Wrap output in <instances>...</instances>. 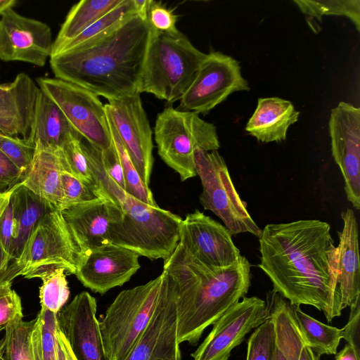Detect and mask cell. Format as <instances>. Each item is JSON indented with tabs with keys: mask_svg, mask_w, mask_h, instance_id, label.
Masks as SVG:
<instances>
[{
	"mask_svg": "<svg viewBox=\"0 0 360 360\" xmlns=\"http://www.w3.org/2000/svg\"><path fill=\"white\" fill-rule=\"evenodd\" d=\"M343 227L338 232V288L342 310L360 300L358 224L353 210L341 212Z\"/></svg>",
	"mask_w": 360,
	"mask_h": 360,
	"instance_id": "obj_22",
	"label": "cell"
},
{
	"mask_svg": "<svg viewBox=\"0 0 360 360\" xmlns=\"http://www.w3.org/2000/svg\"><path fill=\"white\" fill-rule=\"evenodd\" d=\"M300 11L310 18L321 20L323 15H344L360 31L359 0H294Z\"/></svg>",
	"mask_w": 360,
	"mask_h": 360,
	"instance_id": "obj_32",
	"label": "cell"
},
{
	"mask_svg": "<svg viewBox=\"0 0 360 360\" xmlns=\"http://www.w3.org/2000/svg\"><path fill=\"white\" fill-rule=\"evenodd\" d=\"M65 272L64 269H55L40 278L42 280L39 289L41 308L58 314L67 302L70 290Z\"/></svg>",
	"mask_w": 360,
	"mask_h": 360,
	"instance_id": "obj_35",
	"label": "cell"
},
{
	"mask_svg": "<svg viewBox=\"0 0 360 360\" xmlns=\"http://www.w3.org/2000/svg\"><path fill=\"white\" fill-rule=\"evenodd\" d=\"M15 230L14 203L11 195L8 204L0 217V243L10 260V264Z\"/></svg>",
	"mask_w": 360,
	"mask_h": 360,
	"instance_id": "obj_41",
	"label": "cell"
},
{
	"mask_svg": "<svg viewBox=\"0 0 360 360\" xmlns=\"http://www.w3.org/2000/svg\"><path fill=\"white\" fill-rule=\"evenodd\" d=\"M194 159L202 188L199 200L204 209L217 216L231 235L250 233L259 237L262 229L235 188L223 157L217 150L196 148Z\"/></svg>",
	"mask_w": 360,
	"mask_h": 360,
	"instance_id": "obj_9",
	"label": "cell"
},
{
	"mask_svg": "<svg viewBox=\"0 0 360 360\" xmlns=\"http://www.w3.org/2000/svg\"><path fill=\"white\" fill-rule=\"evenodd\" d=\"M11 282L0 283V297L11 290Z\"/></svg>",
	"mask_w": 360,
	"mask_h": 360,
	"instance_id": "obj_52",
	"label": "cell"
},
{
	"mask_svg": "<svg viewBox=\"0 0 360 360\" xmlns=\"http://www.w3.org/2000/svg\"><path fill=\"white\" fill-rule=\"evenodd\" d=\"M60 149H53L36 143L33 160L20 183L61 211L63 192L60 173L63 167Z\"/></svg>",
	"mask_w": 360,
	"mask_h": 360,
	"instance_id": "obj_24",
	"label": "cell"
},
{
	"mask_svg": "<svg viewBox=\"0 0 360 360\" xmlns=\"http://www.w3.org/2000/svg\"><path fill=\"white\" fill-rule=\"evenodd\" d=\"M115 209L113 202L97 197L60 211L82 257L89 250L109 243L108 233Z\"/></svg>",
	"mask_w": 360,
	"mask_h": 360,
	"instance_id": "obj_21",
	"label": "cell"
},
{
	"mask_svg": "<svg viewBox=\"0 0 360 360\" xmlns=\"http://www.w3.org/2000/svg\"><path fill=\"white\" fill-rule=\"evenodd\" d=\"M100 155L102 167L106 174L125 190L123 170L113 142L109 148L100 150Z\"/></svg>",
	"mask_w": 360,
	"mask_h": 360,
	"instance_id": "obj_42",
	"label": "cell"
},
{
	"mask_svg": "<svg viewBox=\"0 0 360 360\" xmlns=\"http://www.w3.org/2000/svg\"><path fill=\"white\" fill-rule=\"evenodd\" d=\"M11 197L14 203L15 230L11 251V264L20 257L39 221L53 208L48 202L23 186L20 182L15 185Z\"/></svg>",
	"mask_w": 360,
	"mask_h": 360,
	"instance_id": "obj_27",
	"label": "cell"
},
{
	"mask_svg": "<svg viewBox=\"0 0 360 360\" xmlns=\"http://www.w3.org/2000/svg\"><path fill=\"white\" fill-rule=\"evenodd\" d=\"M163 274L120 292L98 321L110 360H124L146 328L157 305Z\"/></svg>",
	"mask_w": 360,
	"mask_h": 360,
	"instance_id": "obj_8",
	"label": "cell"
},
{
	"mask_svg": "<svg viewBox=\"0 0 360 360\" xmlns=\"http://www.w3.org/2000/svg\"><path fill=\"white\" fill-rule=\"evenodd\" d=\"M139 257L131 250L107 243L82 257L75 276L84 287L103 295L129 281L141 267Z\"/></svg>",
	"mask_w": 360,
	"mask_h": 360,
	"instance_id": "obj_19",
	"label": "cell"
},
{
	"mask_svg": "<svg viewBox=\"0 0 360 360\" xmlns=\"http://www.w3.org/2000/svg\"><path fill=\"white\" fill-rule=\"evenodd\" d=\"M299 115L290 101L260 98L245 131L262 143L281 142L286 139L288 128L298 120Z\"/></svg>",
	"mask_w": 360,
	"mask_h": 360,
	"instance_id": "obj_25",
	"label": "cell"
},
{
	"mask_svg": "<svg viewBox=\"0 0 360 360\" xmlns=\"http://www.w3.org/2000/svg\"><path fill=\"white\" fill-rule=\"evenodd\" d=\"M23 316L12 320L5 328L6 360H35L33 347V332L37 317L25 321Z\"/></svg>",
	"mask_w": 360,
	"mask_h": 360,
	"instance_id": "obj_31",
	"label": "cell"
},
{
	"mask_svg": "<svg viewBox=\"0 0 360 360\" xmlns=\"http://www.w3.org/2000/svg\"><path fill=\"white\" fill-rule=\"evenodd\" d=\"M154 134L159 156L179 174L181 181L197 176L196 148L212 151L220 147L214 124L203 120L196 112L172 107L158 115Z\"/></svg>",
	"mask_w": 360,
	"mask_h": 360,
	"instance_id": "obj_6",
	"label": "cell"
},
{
	"mask_svg": "<svg viewBox=\"0 0 360 360\" xmlns=\"http://www.w3.org/2000/svg\"><path fill=\"white\" fill-rule=\"evenodd\" d=\"M231 236L224 226L195 210L182 219L179 243L200 262L214 267H226L241 256Z\"/></svg>",
	"mask_w": 360,
	"mask_h": 360,
	"instance_id": "obj_17",
	"label": "cell"
},
{
	"mask_svg": "<svg viewBox=\"0 0 360 360\" xmlns=\"http://www.w3.org/2000/svg\"><path fill=\"white\" fill-rule=\"evenodd\" d=\"M10 260L0 243V283L6 282V277Z\"/></svg>",
	"mask_w": 360,
	"mask_h": 360,
	"instance_id": "obj_48",
	"label": "cell"
},
{
	"mask_svg": "<svg viewBox=\"0 0 360 360\" xmlns=\"http://www.w3.org/2000/svg\"><path fill=\"white\" fill-rule=\"evenodd\" d=\"M56 337L58 360H76L66 339L58 328Z\"/></svg>",
	"mask_w": 360,
	"mask_h": 360,
	"instance_id": "obj_46",
	"label": "cell"
},
{
	"mask_svg": "<svg viewBox=\"0 0 360 360\" xmlns=\"http://www.w3.org/2000/svg\"><path fill=\"white\" fill-rule=\"evenodd\" d=\"M36 82L84 139L99 150L112 145L105 105L97 95L56 78L38 77Z\"/></svg>",
	"mask_w": 360,
	"mask_h": 360,
	"instance_id": "obj_10",
	"label": "cell"
},
{
	"mask_svg": "<svg viewBox=\"0 0 360 360\" xmlns=\"http://www.w3.org/2000/svg\"><path fill=\"white\" fill-rule=\"evenodd\" d=\"M249 90L239 62L220 51H210L179 100L178 109L205 115L231 94Z\"/></svg>",
	"mask_w": 360,
	"mask_h": 360,
	"instance_id": "obj_11",
	"label": "cell"
},
{
	"mask_svg": "<svg viewBox=\"0 0 360 360\" xmlns=\"http://www.w3.org/2000/svg\"><path fill=\"white\" fill-rule=\"evenodd\" d=\"M22 315L21 300L19 295L11 290L0 297V331L15 318Z\"/></svg>",
	"mask_w": 360,
	"mask_h": 360,
	"instance_id": "obj_43",
	"label": "cell"
},
{
	"mask_svg": "<svg viewBox=\"0 0 360 360\" xmlns=\"http://www.w3.org/2000/svg\"><path fill=\"white\" fill-rule=\"evenodd\" d=\"M81 139V136L71 139L60 149L63 167L91 187L99 197Z\"/></svg>",
	"mask_w": 360,
	"mask_h": 360,
	"instance_id": "obj_36",
	"label": "cell"
},
{
	"mask_svg": "<svg viewBox=\"0 0 360 360\" xmlns=\"http://www.w3.org/2000/svg\"><path fill=\"white\" fill-rule=\"evenodd\" d=\"M0 150L21 171L23 178L33 160L36 144L28 139L0 133Z\"/></svg>",
	"mask_w": 360,
	"mask_h": 360,
	"instance_id": "obj_38",
	"label": "cell"
},
{
	"mask_svg": "<svg viewBox=\"0 0 360 360\" xmlns=\"http://www.w3.org/2000/svg\"><path fill=\"white\" fill-rule=\"evenodd\" d=\"M8 188L6 185L4 184H0V193L6 191Z\"/></svg>",
	"mask_w": 360,
	"mask_h": 360,
	"instance_id": "obj_55",
	"label": "cell"
},
{
	"mask_svg": "<svg viewBox=\"0 0 360 360\" xmlns=\"http://www.w3.org/2000/svg\"><path fill=\"white\" fill-rule=\"evenodd\" d=\"M40 89L26 73L0 84V133L27 139Z\"/></svg>",
	"mask_w": 360,
	"mask_h": 360,
	"instance_id": "obj_20",
	"label": "cell"
},
{
	"mask_svg": "<svg viewBox=\"0 0 360 360\" xmlns=\"http://www.w3.org/2000/svg\"><path fill=\"white\" fill-rule=\"evenodd\" d=\"M275 349L274 326L268 316L248 338L246 360H273Z\"/></svg>",
	"mask_w": 360,
	"mask_h": 360,
	"instance_id": "obj_37",
	"label": "cell"
},
{
	"mask_svg": "<svg viewBox=\"0 0 360 360\" xmlns=\"http://www.w3.org/2000/svg\"><path fill=\"white\" fill-rule=\"evenodd\" d=\"M107 118L112 141L117 152L122 167L125 182V191L131 195L147 205L152 206L158 205L150 188L147 187L141 180L127 150L122 143L108 116Z\"/></svg>",
	"mask_w": 360,
	"mask_h": 360,
	"instance_id": "obj_34",
	"label": "cell"
},
{
	"mask_svg": "<svg viewBox=\"0 0 360 360\" xmlns=\"http://www.w3.org/2000/svg\"><path fill=\"white\" fill-rule=\"evenodd\" d=\"M163 279L155 311L142 335L124 360H181L177 340L176 290L162 271Z\"/></svg>",
	"mask_w": 360,
	"mask_h": 360,
	"instance_id": "obj_14",
	"label": "cell"
},
{
	"mask_svg": "<svg viewBox=\"0 0 360 360\" xmlns=\"http://www.w3.org/2000/svg\"><path fill=\"white\" fill-rule=\"evenodd\" d=\"M267 317L266 301L256 296L244 297L213 324L191 356L193 360H228L246 335Z\"/></svg>",
	"mask_w": 360,
	"mask_h": 360,
	"instance_id": "obj_13",
	"label": "cell"
},
{
	"mask_svg": "<svg viewBox=\"0 0 360 360\" xmlns=\"http://www.w3.org/2000/svg\"><path fill=\"white\" fill-rule=\"evenodd\" d=\"M331 151L345 181L347 200L360 209V108L341 101L328 122Z\"/></svg>",
	"mask_w": 360,
	"mask_h": 360,
	"instance_id": "obj_15",
	"label": "cell"
},
{
	"mask_svg": "<svg viewBox=\"0 0 360 360\" xmlns=\"http://www.w3.org/2000/svg\"><path fill=\"white\" fill-rule=\"evenodd\" d=\"M268 316L275 331L276 346L285 360H320L305 342L295 318L292 304L280 294H267Z\"/></svg>",
	"mask_w": 360,
	"mask_h": 360,
	"instance_id": "obj_23",
	"label": "cell"
},
{
	"mask_svg": "<svg viewBox=\"0 0 360 360\" xmlns=\"http://www.w3.org/2000/svg\"><path fill=\"white\" fill-rule=\"evenodd\" d=\"M335 354V360H360V354L348 343Z\"/></svg>",
	"mask_w": 360,
	"mask_h": 360,
	"instance_id": "obj_47",
	"label": "cell"
},
{
	"mask_svg": "<svg viewBox=\"0 0 360 360\" xmlns=\"http://www.w3.org/2000/svg\"><path fill=\"white\" fill-rule=\"evenodd\" d=\"M52 32L46 23L26 17L13 8L0 18V60L43 67L51 58Z\"/></svg>",
	"mask_w": 360,
	"mask_h": 360,
	"instance_id": "obj_16",
	"label": "cell"
},
{
	"mask_svg": "<svg viewBox=\"0 0 360 360\" xmlns=\"http://www.w3.org/2000/svg\"><path fill=\"white\" fill-rule=\"evenodd\" d=\"M0 360H6L4 337H3L1 340H0Z\"/></svg>",
	"mask_w": 360,
	"mask_h": 360,
	"instance_id": "obj_53",
	"label": "cell"
},
{
	"mask_svg": "<svg viewBox=\"0 0 360 360\" xmlns=\"http://www.w3.org/2000/svg\"><path fill=\"white\" fill-rule=\"evenodd\" d=\"M273 360H285L281 351L276 346Z\"/></svg>",
	"mask_w": 360,
	"mask_h": 360,
	"instance_id": "obj_54",
	"label": "cell"
},
{
	"mask_svg": "<svg viewBox=\"0 0 360 360\" xmlns=\"http://www.w3.org/2000/svg\"><path fill=\"white\" fill-rule=\"evenodd\" d=\"M300 330L316 354H335L342 338V328L326 325L304 313L297 305H292Z\"/></svg>",
	"mask_w": 360,
	"mask_h": 360,
	"instance_id": "obj_29",
	"label": "cell"
},
{
	"mask_svg": "<svg viewBox=\"0 0 360 360\" xmlns=\"http://www.w3.org/2000/svg\"><path fill=\"white\" fill-rule=\"evenodd\" d=\"M137 15L147 20L148 11L152 0H132Z\"/></svg>",
	"mask_w": 360,
	"mask_h": 360,
	"instance_id": "obj_49",
	"label": "cell"
},
{
	"mask_svg": "<svg viewBox=\"0 0 360 360\" xmlns=\"http://www.w3.org/2000/svg\"><path fill=\"white\" fill-rule=\"evenodd\" d=\"M82 255L63 219L60 210H50L39 221L20 257L7 270L6 281L18 276L41 278L55 269L75 274Z\"/></svg>",
	"mask_w": 360,
	"mask_h": 360,
	"instance_id": "obj_7",
	"label": "cell"
},
{
	"mask_svg": "<svg viewBox=\"0 0 360 360\" xmlns=\"http://www.w3.org/2000/svg\"><path fill=\"white\" fill-rule=\"evenodd\" d=\"M40 89V88H39ZM80 135L60 108L41 89L28 140L53 149H60Z\"/></svg>",
	"mask_w": 360,
	"mask_h": 360,
	"instance_id": "obj_26",
	"label": "cell"
},
{
	"mask_svg": "<svg viewBox=\"0 0 360 360\" xmlns=\"http://www.w3.org/2000/svg\"><path fill=\"white\" fill-rule=\"evenodd\" d=\"M349 307V318L342 328V338L360 354V300Z\"/></svg>",
	"mask_w": 360,
	"mask_h": 360,
	"instance_id": "obj_44",
	"label": "cell"
},
{
	"mask_svg": "<svg viewBox=\"0 0 360 360\" xmlns=\"http://www.w3.org/2000/svg\"><path fill=\"white\" fill-rule=\"evenodd\" d=\"M96 309L95 297L82 291L57 314L58 328L76 360H110L104 349Z\"/></svg>",
	"mask_w": 360,
	"mask_h": 360,
	"instance_id": "obj_18",
	"label": "cell"
},
{
	"mask_svg": "<svg viewBox=\"0 0 360 360\" xmlns=\"http://www.w3.org/2000/svg\"><path fill=\"white\" fill-rule=\"evenodd\" d=\"M259 244L258 266L274 292L292 305L322 311L328 323L341 315L338 248L329 224L317 219L269 224Z\"/></svg>",
	"mask_w": 360,
	"mask_h": 360,
	"instance_id": "obj_1",
	"label": "cell"
},
{
	"mask_svg": "<svg viewBox=\"0 0 360 360\" xmlns=\"http://www.w3.org/2000/svg\"><path fill=\"white\" fill-rule=\"evenodd\" d=\"M122 1V0H82L73 5L53 41L51 57L63 45L77 37Z\"/></svg>",
	"mask_w": 360,
	"mask_h": 360,
	"instance_id": "obj_28",
	"label": "cell"
},
{
	"mask_svg": "<svg viewBox=\"0 0 360 360\" xmlns=\"http://www.w3.org/2000/svg\"><path fill=\"white\" fill-rule=\"evenodd\" d=\"M147 21L153 29L159 32H174L178 30L176 26L177 16L158 1H151Z\"/></svg>",
	"mask_w": 360,
	"mask_h": 360,
	"instance_id": "obj_40",
	"label": "cell"
},
{
	"mask_svg": "<svg viewBox=\"0 0 360 360\" xmlns=\"http://www.w3.org/2000/svg\"><path fill=\"white\" fill-rule=\"evenodd\" d=\"M22 179L21 171L0 150V184L11 188Z\"/></svg>",
	"mask_w": 360,
	"mask_h": 360,
	"instance_id": "obj_45",
	"label": "cell"
},
{
	"mask_svg": "<svg viewBox=\"0 0 360 360\" xmlns=\"http://www.w3.org/2000/svg\"><path fill=\"white\" fill-rule=\"evenodd\" d=\"M17 3L15 0H0V16L8 10L13 8Z\"/></svg>",
	"mask_w": 360,
	"mask_h": 360,
	"instance_id": "obj_51",
	"label": "cell"
},
{
	"mask_svg": "<svg viewBox=\"0 0 360 360\" xmlns=\"http://www.w3.org/2000/svg\"><path fill=\"white\" fill-rule=\"evenodd\" d=\"M57 314L41 309L33 332L35 360H58Z\"/></svg>",
	"mask_w": 360,
	"mask_h": 360,
	"instance_id": "obj_33",
	"label": "cell"
},
{
	"mask_svg": "<svg viewBox=\"0 0 360 360\" xmlns=\"http://www.w3.org/2000/svg\"><path fill=\"white\" fill-rule=\"evenodd\" d=\"M91 171L100 195L115 205L108 233L109 243L150 259H167L179 242L182 218L131 195L101 165H94Z\"/></svg>",
	"mask_w": 360,
	"mask_h": 360,
	"instance_id": "obj_4",
	"label": "cell"
},
{
	"mask_svg": "<svg viewBox=\"0 0 360 360\" xmlns=\"http://www.w3.org/2000/svg\"><path fill=\"white\" fill-rule=\"evenodd\" d=\"M136 15L133 1L122 0L118 6L97 20L80 34L63 45L54 56L90 44L111 33L126 20Z\"/></svg>",
	"mask_w": 360,
	"mask_h": 360,
	"instance_id": "obj_30",
	"label": "cell"
},
{
	"mask_svg": "<svg viewBox=\"0 0 360 360\" xmlns=\"http://www.w3.org/2000/svg\"><path fill=\"white\" fill-rule=\"evenodd\" d=\"M250 267L242 255L226 267L209 266L178 243L164 260L163 271L175 286L179 344L196 345L208 326L245 297L251 284Z\"/></svg>",
	"mask_w": 360,
	"mask_h": 360,
	"instance_id": "obj_3",
	"label": "cell"
},
{
	"mask_svg": "<svg viewBox=\"0 0 360 360\" xmlns=\"http://www.w3.org/2000/svg\"><path fill=\"white\" fill-rule=\"evenodd\" d=\"M14 186H15L0 193V217L9 201Z\"/></svg>",
	"mask_w": 360,
	"mask_h": 360,
	"instance_id": "obj_50",
	"label": "cell"
},
{
	"mask_svg": "<svg viewBox=\"0 0 360 360\" xmlns=\"http://www.w3.org/2000/svg\"><path fill=\"white\" fill-rule=\"evenodd\" d=\"M60 182L63 192L61 210L98 197L91 187L65 169L60 173Z\"/></svg>",
	"mask_w": 360,
	"mask_h": 360,
	"instance_id": "obj_39",
	"label": "cell"
},
{
	"mask_svg": "<svg viewBox=\"0 0 360 360\" xmlns=\"http://www.w3.org/2000/svg\"><path fill=\"white\" fill-rule=\"evenodd\" d=\"M205 56L179 30L162 32L151 27L139 94L149 93L167 103L179 100Z\"/></svg>",
	"mask_w": 360,
	"mask_h": 360,
	"instance_id": "obj_5",
	"label": "cell"
},
{
	"mask_svg": "<svg viewBox=\"0 0 360 360\" xmlns=\"http://www.w3.org/2000/svg\"><path fill=\"white\" fill-rule=\"evenodd\" d=\"M105 108L141 180L149 188L154 146L140 94L109 101Z\"/></svg>",
	"mask_w": 360,
	"mask_h": 360,
	"instance_id": "obj_12",
	"label": "cell"
},
{
	"mask_svg": "<svg viewBox=\"0 0 360 360\" xmlns=\"http://www.w3.org/2000/svg\"><path fill=\"white\" fill-rule=\"evenodd\" d=\"M151 27L134 15L105 37L49 59L56 79L84 88L108 101L139 89Z\"/></svg>",
	"mask_w": 360,
	"mask_h": 360,
	"instance_id": "obj_2",
	"label": "cell"
}]
</instances>
